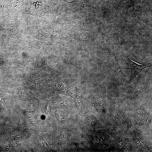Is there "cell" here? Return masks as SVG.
<instances>
[{"mask_svg": "<svg viewBox=\"0 0 152 152\" xmlns=\"http://www.w3.org/2000/svg\"><path fill=\"white\" fill-rule=\"evenodd\" d=\"M87 3L86 0H75L71 2H67L66 10H82L83 8L87 6Z\"/></svg>", "mask_w": 152, "mask_h": 152, "instance_id": "cell-2", "label": "cell"}, {"mask_svg": "<svg viewBox=\"0 0 152 152\" xmlns=\"http://www.w3.org/2000/svg\"><path fill=\"white\" fill-rule=\"evenodd\" d=\"M7 95V94L0 93V105L2 107L5 111L6 110V107L4 105L5 101Z\"/></svg>", "mask_w": 152, "mask_h": 152, "instance_id": "cell-3", "label": "cell"}, {"mask_svg": "<svg viewBox=\"0 0 152 152\" xmlns=\"http://www.w3.org/2000/svg\"><path fill=\"white\" fill-rule=\"evenodd\" d=\"M125 58L129 63L131 68V74L130 81H132L139 73L145 68L151 66L152 63L144 64H139L136 63L129 58L126 54L123 55Z\"/></svg>", "mask_w": 152, "mask_h": 152, "instance_id": "cell-1", "label": "cell"}]
</instances>
